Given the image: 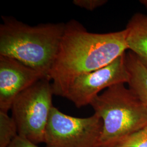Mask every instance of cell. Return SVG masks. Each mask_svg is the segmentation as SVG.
Instances as JSON below:
<instances>
[{"instance_id": "5", "label": "cell", "mask_w": 147, "mask_h": 147, "mask_svg": "<svg viewBox=\"0 0 147 147\" xmlns=\"http://www.w3.org/2000/svg\"><path fill=\"white\" fill-rule=\"evenodd\" d=\"M103 123L94 113L89 117L69 116L53 106L45 132V147H98Z\"/></svg>"}, {"instance_id": "9", "label": "cell", "mask_w": 147, "mask_h": 147, "mask_svg": "<svg viewBox=\"0 0 147 147\" xmlns=\"http://www.w3.org/2000/svg\"><path fill=\"white\" fill-rule=\"evenodd\" d=\"M126 67L130 74L127 84L147 107V69L130 51L125 53Z\"/></svg>"}, {"instance_id": "3", "label": "cell", "mask_w": 147, "mask_h": 147, "mask_svg": "<svg viewBox=\"0 0 147 147\" xmlns=\"http://www.w3.org/2000/svg\"><path fill=\"white\" fill-rule=\"evenodd\" d=\"M90 105L103 123L98 147H117L147 125L146 105L125 84L105 89Z\"/></svg>"}, {"instance_id": "4", "label": "cell", "mask_w": 147, "mask_h": 147, "mask_svg": "<svg viewBox=\"0 0 147 147\" xmlns=\"http://www.w3.org/2000/svg\"><path fill=\"white\" fill-rule=\"evenodd\" d=\"M53 95L51 81L44 78L16 97L11 110L18 136L37 145L44 143L49 117L53 106Z\"/></svg>"}, {"instance_id": "7", "label": "cell", "mask_w": 147, "mask_h": 147, "mask_svg": "<svg viewBox=\"0 0 147 147\" xmlns=\"http://www.w3.org/2000/svg\"><path fill=\"white\" fill-rule=\"evenodd\" d=\"M44 78V74L15 59L0 56V112L8 113L18 95Z\"/></svg>"}, {"instance_id": "13", "label": "cell", "mask_w": 147, "mask_h": 147, "mask_svg": "<svg viewBox=\"0 0 147 147\" xmlns=\"http://www.w3.org/2000/svg\"><path fill=\"white\" fill-rule=\"evenodd\" d=\"M8 147H39L26 138L18 136Z\"/></svg>"}, {"instance_id": "1", "label": "cell", "mask_w": 147, "mask_h": 147, "mask_svg": "<svg viewBox=\"0 0 147 147\" xmlns=\"http://www.w3.org/2000/svg\"><path fill=\"white\" fill-rule=\"evenodd\" d=\"M127 31L88 32L78 21L65 24L58 54L49 75L53 94L64 97L80 76L110 64L128 50Z\"/></svg>"}, {"instance_id": "11", "label": "cell", "mask_w": 147, "mask_h": 147, "mask_svg": "<svg viewBox=\"0 0 147 147\" xmlns=\"http://www.w3.org/2000/svg\"><path fill=\"white\" fill-rule=\"evenodd\" d=\"M117 147H147V125L128 137Z\"/></svg>"}, {"instance_id": "12", "label": "cell", "mask_w": 147, "mask_h": 147, "mask_svg": "<svg viewBox=\"0 0 147 147\" xmlns=\"http://www.w3.org/2000/svg\"><path fill=\"white\" fill-rule=\"evenodd\" d=\"M107 3V0H74L73 3L76 6L93 11Z\"/></svg>"}, {"instance_id": "10", "label": "cell", "mask_w": 147, "mask_h": 147, "mask_svg": "<svg viewBox=\"0 0 147 147\" xmlns=\"http://www.w3.org/2000/svg\"><path fill=\"white\" fill-rule=\"evenodd\" d=\"M18 136V128L12 117L0 112V147H8Z\"/></svg>"}, {"instance_id": "2", "label": "cell", "mask_w": 147, "mask_h": 147, "mask_svg": "<svg viewBox=\"0 0 147 147\" xmlns=\"http://www.w3.org/2000/svg\"><path fill=\"white\" fill-rule=\"evenodd\" d=\"M2 19L0 56L15 59L49 79L65 24H41L32 26L11 16H2Z\"/></svg>"}, {"instance_id": "6", "label": "cell", "mask_w": 147, "mask_h": 147, "mask_svg": "<svg viewBox=\"0 0 147 147\" xmlns=\"http://www.w3.org/2000/svg\"><path fill=\"white\" fill-rule=\"evenodd\" d=\"M125 53L104 67L77 78L69 87L65 98L81 108L90 105L101 90L115 84H127L130 74Z\"/></svg>"}, {"instance_id": "14", "label": "cell", "mask_w": 147, "mask_h": 147, "mask_svg": "<svg viewBox=\"0 0 147 147\" xmlns=\"http://www.w3.org/2000/svg\"><path fill=\"white\" fill-rule=\"evenodd\" d=\"M140 2L145 7L147 11V0H140Z\"/></svg>"}, {"instance_id": "8", "label": "cell", "mask_w": 147, "mask_h": 147, "mask_svg": "<svg viewBox=\"0 0 147 147\" xmlns=\"http://www.w3.org/2000/svg\"><path fill=\"white\" fill-rule=\"evenodd\" d=\"M125 29L128 50L147 69V14L137 13L133 15Z\"/></svg>"}]
</instances>
